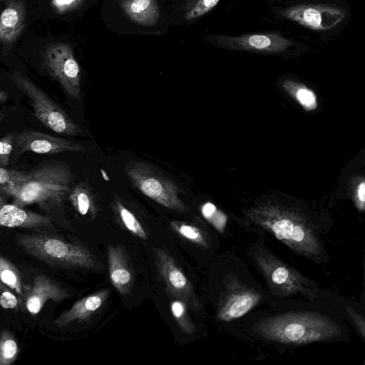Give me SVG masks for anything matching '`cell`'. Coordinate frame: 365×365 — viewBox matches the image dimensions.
Masks as SVG:
<instances>
[{
  "label": "cell",
  "mask_w": 365,
  "mask_h": 365,
  "mask_svg": "<svg viewBox=\"0 0 365 365\" xmlns=\"http://www.w3.org/2000/svg\"><path fill=\"white\" fill-rule=\"evenodd\" d=\"M296 88L294 96L299 103L307 110H313L317 107V99L315 93L304 86L297 87V85L293 83Z\"/></svg>",
  "instance_id": "83f0119b"
},
{
  "label": "cell",
  "mask_w": 365,
  "mask_h": 365,
  "mask_svg": "<svg viewBox=\"0 0 365 365\" xmlns=\"http://www.w3.org/2000/svg\"><path fill=\"white\" fill-rule=\"evenodd\" d=\"M254 256L264 277L274 291L283 295L301 293L309 296L312 294L307 279L272 255L259 251Z\"/></svg>",
  "instance_id": "9c48e42d"
},
{
  "label": "cell",
  "mask_w": 365,
  "mask_h": 365,
  "mask_svg": "<svg viewBox=\"0 0 365 365\" xmlns=\"http://www.w3.org/2000/svg\"><path fill=\"white\" fill-rule=\"evenodd\" d=\"M14 150L19 153L33 152L38 154H56L63 152L82 153V145L47 133L24 130L14 135Z\"/></svg>",
  "instance_id": "8fae6325"
},
{
  "label": "cell",
  "mask_w": 365,
  "mask_h": 365,
  "mask_svg": "<svg viewBox=\"0 0 365 365\" xmlns=\"http://www.w3.org/2000/svg\"><path fill=\"white\" fill-rule=\"evenodd\" d=\"M171 314L180 329L187 334L194 332V325L187 314V304L176 298L170 303Z\"/></svg>",
  "instance_id": "cb8c5ba5"
},
{
  "label": "cell",
  "mask_w": 365,
  "mask_h": 365,
  "mask_svg": "<svg viewBox=\"0 0 365 365\" xmlns=\"http://www.w3.org/2000/svg\"><path fill=\"white\" fill-rule=\"evenodd\" d=\"M202 217L208 221L219 232H223L226 227L227 217L213 203L207 202L200 208Z\"/></svg>",
  "instance_id": "4316f807"
},
{
  "label": "cell",
  "mask_w": 365,
  "mask_h": 365,
  "mask_svg": "<svg viewBox=\"0 0 365 365\" xmlns=\"http://www.w3.org/2000/svg\"><path fill=\"white\" fill-rule=\"evenodd\" d=\"M8 98V95L6 92L0 90V102L6 101Z\"/></svg>",
  "instance_id": "d6a6232c"
},
{
  "label": "cell",
  "mask_w": 365,
  "mask_h": 365,
  "mask_svg": "<svg viewBox=\"0 0 365 365\" xmlns=\"http://www.w3.org/2000/svg\"><path fill=\"white\" fill-rule=\"evenodd\" d=\"M125 171L133 186L146 197L176 212H188L176 182L159 173L151 165L141 161H131L125 165Z\"/></svg>",
  "instance_id": "52a82bcc"
},
{
  "label": "cell",
  "mask_w": 365,
  "mask_h": 365,
  "mask_svg": "<svg viewBox=\"0 0 365 365\" xmlns=\"http://www.w3.org/2000/svg\"><path fill=\"white\" fill-rule=\"evenodd\" d=\"M119 5L130 19L143 26L155 25L160 18L156 0H120Z\"/></svg>",
  "instance_id": "d6986e66"
},
{
  "label": "cell",
  "mask_w": 365,
  "mask_h": 365,
  "mask_svg": "<svg viewBox=\"0 0 365 365\" xmlns=\"http://www.w3.org/2000/svg\"><path fill=\"white\" fill-rule=\"evenodd\" d=\"M282 14L288 19L319 31L335 27L345 17L344 11L329 5H297L287 9Z\"/></svg>",
  "instance_id": "7c38bea8"
},
{
  "label": "cell",
  "mask_w": 365,
  "mask_h": 365,
  "mask_svg": "<svg viewBox=\"0 0 365 365\" xmlns=\"http://www.w3.org/2000/svg\"><path fill=\"white\" fill-rule=\"evenodd\" d=\"M0 282L15 291L21 297L24 290L19 272L16 267L7 259L0 256Z\"/></svg>",
  "instance_id": "44dd1931"
},
{
  "label": "cell",
  "mask_w": 365,
  "mask_h": 365,
  "mask_svg": "<svg viewBox=\"0 0 365 365\" xmlns=\"http://www.w3.org/2000/svg\"><path fill=\"white\" fill-rule=\"evenodd\" d=\"M356 203L359 210L363 211L365 207V182L361 181L357 186L356 192Z\"/></svg>",
  "instance_id": "1f68e13d"
},
{
  "label": "cell",
  "mask_w": 365,
  "mask_h": 365,
  "mask_svg": "<svg viewBox=\"0 0 365 365\" xmlns=\"http://www.w3.org/2000/svg\"><path fill=\"white\" fill-rule=\"evenodd\" d=\"M16 241L25 252L51 265L90 269L96 264L86 247L46 232L18 235Z\"/></svg>",
  "instance_id": "277c9868"
},
{
  "label": "cell",
  "mask_w": 365,
  "mask_h": 365,
  "mask_svg": "<svg viewBox=\"0 0 365 365\" xmlns=\"http://www.w3.org/2000/svg\"><path fill=\"white\" fill-rule=\"evenodd\" d=\"M339 326L323 315L297 312L278 315L259 322L256 331L263 338L274 342L304 344L329 341L340 334Z\"/></svg>",
  "instance_id": "3957f363"
},
{
  "label": "cell",
  "mask_w": 365,
  "mask_h": 365,
  "mask_svg": "<svg viewBox=\"0 0 365 365\" xmlns=\"http://www.w3.org/2000/svg\"><path fill=\"white\" fill-rule=\"evenodd\" d=\"M108 264L113 286L122 296L128 294L133 284L134 277L126 256L120 246H108Z\"/></svg>",
  "instance_id": "ac0fdd59"
},
{
  "label": "cell",
  "mask_w": 365,
  "mask_h": 365,
  "mask_svg": "<svg viewBox=\"0 0 365 365\" xmlns=\"http://www.w3.org/2000/svg\"><path fill=\"white\" fill-rule=\"evenodd\" d=\"M155 257L158 272L168 292L197 309L199 302L192 284L173 257L161 248L155 249Z\"/></svg>",
  "instance_id": "30bf717a"
},
{
  "label": "cell",
  "mask_w": 365,
  "mask_h": 365,
  "mask_svg": "<svg viewBox=\"0 0 365 365\" xmlns=\"http://www.w3.org/2000/svg\"><path fill=\"white\" fill-rule=\"evenodd\" d=\"M73 173L64 162L51 160L38 165L19 182L0 187V191L14 198L23 207L37 204L48 211L62 206L71 189Z\"/></svg>",
  "instance_id": "7a4b0ae2"
},
{
  "label": "cell",
  "mask_w": 365,
  "mask_h": 365,
  "mask_svg": "<svg viewBox=\"0 0 365 365\" xmlns=\"http://www.w3.org/2000/svg\"><path fill=\"white\" fill-rule=\"evenodd\" d=\"M9 77L17 88L30 99L36 117L46 127L56 133L70 136L82 133L66 112L22 71L14 68Z\"/></svg>",
  "instance_id": "8992f818"
},
{
  "label": "cell",
  "mask_w": 365,
  "mask_h": 365,
  "mask_svg": "<svg viewBox=\"0 0 365 365\" xmlns=\"http://www.w3.org/2000/svg\"><path fill=\"white\" fill-rule=\"evenodd\" d=\"M19 302L15 294L0 284V305L5 309H13L18 307Z\"/></svg>",
  "instance_id": "4dcf8cb0"
},
{
  "label": "cell",
  "mask_w": 365,
  "mask_h": 365,
  "mask_svg": "<svg viewBox=\"0 0 365 365\" xmlns=\"http://www.w3.org/2000/svg\"><path fill=\"white\" fill-rule=\"evenodd\" d=\"M260 299L257 292L247 288L232 289L220 306L217 317L225 322L238 319L254 308Z\"/></svg>",
  "instance_id": "2e32d148"
},
{
  "label": "cell",
  "mask_w": 365,
  "mask_h": 365,
  "mask_svg": "<svg viewBox=\"0 0 365 365\" xmlns=\"http://www.w3.org/2000/svg\"><path fill=\"white\" fill-rule=\"evenodd\" d=\"M68 198L73 207L82 216H92L96 214L94 198L90 187L85 182H80L71 187Z\"/></svg>",
  "instance_id": "ffe728a7"
},
{
  "label": "cell",
  "mask_w": 365,
  "mask_h": 365,
  "mask_svg": "<svg viewBox=\"0 0 365 365\" xmlns=\"http://www.w3.org/2000/svg\"><path fill=\"white\" fill-rule=\"evenodd\" d=\"M170 227L185 239L202 247H207V243L202 231L196 226L180 221H172Z\"/></svg>",
  "instance_id": "d4e9b609"
},
{
  "label": "cell",
  "mask_w": 365,
  "mask_h": 365,
  "mask_svg": "<svg viewBox=\"0 0 365 365\" xmlns=\"http://www.w3.org/2000/svg\"><path fill=\"white\" fill-rule=\"evenodd\" d=\"M220 46L237 51L278 53L288 48L292 42L277 34H253L231 36H217L214 38Z\"/></svg>",
  "instance_id": "4fadbf2b"
},
{
  "label": "cell",
  "mask_w": 365,
  "mask_h": 365,
  "mask_svg": "<svg viewBox=\"0 0 365 365\" xmlns=\"http://www.w3.org/2000/svg\"><path fill=\"white\" fill-rule=\"evenodd\" d=\"M19 349L14 336L8 331L0 334V365L12 364L19 354Z\"/></svg>",
  "instance_id": "603a6c76"
},
{
  "label": "cell",
  "mask_w": 365,
  "mask_h": 365,
  "mask_svg": "<svg viewBox=\"0 0 365 365\" xmlns=\"http://www.w3.org/2000/svg\"><path fill=\"white\" fill-rule=\"evenodd\" d=\"M108 296V289H104L79 299L55 319V325L65 327L73 322L91 317L102 307Z\"/></svg>",
  "instance_id": "e0dca14e"
},
{
  "label": "cell",
  "mask_w": 365,
  "mask_h": 365,
  "mask_svg": "<svg viewBox=\"0 0 365 365\" xmlns=\"http://www.w3.org/2000/svg\"><path fill=\"white\" fill-rule=\"evenodd\" d=\"M25 306L32 315L37 314L48 299L61 302L68 297V292L48 277L39 274L24 294Z\"/></svg>",
  "instance_id": "9a60e30c"
},
{
  "label": "cell",
  "mask_w": 365,
  "mask_h": 365,
  "mask_svg": "<svg viewBox=\"0 0 365 365\" xmlns=\"http://www.w3.org/2000/svg\"><path fill=\"white\" fill-rule=\"evenodd\" d=\"M220 0H186L184 16L187 20L198 18L211 11Z\"/></svg>",
  "instance_id": "484cf974"
},
{
  "label": "cell",
  "mask_w": 365,
  "mask_h": 365,
  "mask_svg": "<svg viewBox=\"0 0 365 365\" xmlns=\"http://www.w3.org/2000/svg\"><path fill=\"white\" fill-rule=\"evenodd\" d=\"M39 21L37 0H0V61L16 56L19 45Z\"/></svg>",
  "instance_id": "5b68a950"
},
{
  "label": "cell",
  "mask_w": 365,
  "mask_h": 365,
  "mask_svg": "<svg viewBox=\"0 0 365 365\" xmlns=\"http://www.w3.org/2000/svg\"><path fill=\"white\" fill-rule=\"evenodd\" d=\"M16 54L31 61L61 86L73 100L81 97V74L71 45L51 34L48 28H33L19 45Z\"/></svg>",
  "instance_id": "6da1fadb"
},
{
  "label": "cell",
  "mask_w": 365,
  "mask_h": 365,
  "mask_svg": "<svg viewBox=\"0 0 365 365\" xmlns=\"http://www.w3.org/2000/svg\"><path fill=\"white\" fill-rule=\"evenodd\" d=\"M0 226L40 230L52 227L50 217L7 203L0 192Z\"/></svg>",
  "instance_id": "5bb4252c"
},
{
  "label": "cell",
  "mask_w": 365,
  "mask_h": 365,
  "mask_svg": "<svg viewBox=\"0 0 365 365\" xmlns=\"http://www.w3.org/2000/svg\"><path fill=\"white\" fill-rule=\"evenodd\" d=\"M115 208L121 222L130 232L143 240L148 239L143 227L130 210L118 200L115 202Z\"/></svg>",
  "instance_id": "7402d4cb"
},
{
  "label": "cell",
  "mask_w": 365,
  "mask_h": 365,
  "mask_svg": "<svg viewBox=\"0 0 365 365\" xmlns=\"http://www.w3.org/2000/svg\"><path fill=\"white\" fill-rule=\"evenodd\" d=\"M14 135L10 133L0 139V167H5L9 164L14 150Z\"/></svg>",
  "instance_id": "f1b7e54d"
},
{
  "label": "cell",
  "mask_w": 365,
  "mask_h": 365,
  "mask_svg": "<svg viewBox=\"0 0 365 365\" xmlns=\"http://www.w3.org/2000/svg\"><path fill=\"white\" fill-rule=\"evenodd\" d=\"M259 223L292 250L307 257L319 258L322 245L313 229L304 221L287 215H266Z\"/></svg>",
  "instance_id": "ba28073f"
},
{
  "label": "cell",
  "mask_w": 365,
  "mask_h": 365,
  "mask_svg": "<svg viewBox=\"0 0 365 365\" xmlns=\"http://www.w3.org/2000/svg\"><path fill=\"white\" fill-rule=\"evenodd\" d=\"M4 118V115L0 112V121Z\"/></svg>",
  "instance_id": "836d02e7"
},
{
  "label": "cell",
  "mask_w": 365,
  "mask_h": 365,
  "mask_svg": "<svg viewBox=\"0 0 365 365\" xmlns=\"http://www.w3.org/2000/svg\"><path fill=\"white\" fill-rule=\"evenodd\" d=\"M25 176V173L0 167V187L19 182Z\"/></svg>",
  "instance_id": "f546056e"
}]
</instances>
